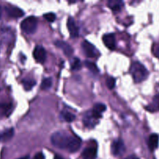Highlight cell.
Listing matches in <instances>:
<instances>
[{
  "label": "cell",
  "mask_w": 159,
  "mask_h": 159,
  "mask_svg": "<svg viewBox=\"0 0 159 159\" xmlns=\"http://www.w3.org/2000/svg\"><path fill=\"white\" fill-rule=\"evenodd\" d=\"M123 5H124L123 2L118 1V0H110V1L108 2V6L113 12L119 11L123 6Z\"/></svg>",
  "instance_id": "16"
},
{
  "label": "cell",
  "mask_w": 159,
  "mask_h": 159,
  "mask_svg": "<svg viewBox=\"0 0 159 159\" xmlns=\"http://www.w3.org/2000/svg\"><path fill=\"white\" fill-rule=\"evenodd\" d=\"M70 135L65 132H55L51 137V141L52 145L61 149H66L70 138Z\"/></svg>",
  "instance_id": "2"
},
{
  "label": "cell",
  "mask_w": 159,
  "mask_h": 159,
  "mask_svg": "<svg viewBox=\"0 0 159 159\" xmlns=\"http://www.w3.org/2000/svg\"><path fill=\"white\" fill-rule=\"evenodd\" d=\"M5 9H6L7 15L12 18H20L24 15L23 11L20 8L16 7V6H6Z\"/></svg>",
  "instance_id": "9"
},
{
  "label": "cell",
  "mask_w": 159,
  "mask_h": 159,
  "mask_svg": "<svg viewBox=\"0 0 159 159\" xmlns=\"http://www.w3.org/2000/svg\"><path fill=\"white\" fill-rule=\"evenodd\" d=\"M52 85V79L51 78H45L43 79L41 84V89L42 90L49 89Z\"/></svg>",
  "instance_id": "21"
},
{
  "label": "cell",
  "mask_w": 159,
  "mask_h": 159,
  "mask_svg": "<svg viewBox=\"0 0 159 159\" xmlns=\"http://www.w3.org/2000/svg\"><path fill=\"white\" fill-rule=\"evenodd\" d=\"M12 110V103L0 102V116H8Z\"/></svg>",
  "instance_id": "15"
},
{
  "label": "cell",
  "mask_w": 159,
  "mask_h": 159,
  "mask_svg": "<svg viewBox=\"0 0 159 159\" xmlns=\"http://www.w3.org/2000/svg\"><path fill=\"white\" fill-rule=\"evenodd\" d=\"M23 83V87L26 90H31L33 87L35 85L36 82L34 80V79H24L22 82Z\"/></svg>",
  "instance_id": "20"
},
{
  "label": "cell",
  "mask_w": 159,
  "mask_h": 159,
  "mask_svg": "<svg viewBox=\"0 0 159 159\" xmlns=\"http://www.w3.org/2000/svg\"><path fill=\"white\" fill-rule=\"evenodd\" d=\"M55 44L57 48H60L62 50V51L64 52V54L66 56H71L73 53V50L72 48V47L70 44H68L67 43H65V41H62V40H56L55 42Z\"/></svg>",
  "instance_id": "12"
},
{
  "label": "cell",
  "mask_w": 159,
  "mask_h": 159,
  "mask_svg": "<svg viewBox=\"0 0 159 159\" xmlns=\"http://www.w3.org/2000/svg\"><path fill=\"white\" fill-rule=\"evenodd\" d=\"M44 17H45V19L47 21L51 23V22H54L55 20L56 16L55 14L52 13V12H48V13L45 14V15H44Z\"/></svg>",
  "instance_id": "26"
},
{
  "label": "cell",
  "mask_w": 159,
  "mask_h": 159,
  "mask_svg": "<svg viewBox=\"0 0 159 159\" xmlns=\"http://www.w3.org/2000/svg\"><path fill=\"white\" fill-rule=\"evenodd\" d=\"M13 135H14L13 128L8 129V130L0 133V141H1V142H6V141L12 139Z\"/></svg>",
  "instance_id": "18"
},
{
  "label": "cell",
  "mask_w": 159,
  "mask_h": 159,
  "mask_svg": "<svg viewBox=\"0 0 159 159\" xmlns=\"http://www.w3.org/2000/svg\"><path fill=\"white\" fill-rule=\"evenodd\" d=\"M153 52H154L155 57H157V58L159 59V46L156 47V48L154 49V51H153Z\"/></svg>",
  "instance_id": "28"
},
{
  "label": "cell",
  "mask_w": 159,
  "mask_h": 159,
  "mask_svg": "<svg viewBox=\"0 0 159 159\" xmlns=\"http://www.w3.org/2000/svg\"><path fill=\"white\" fill-rule=\"evenodd\" d=\"M106 85L109 89H112L115 85V79L113 77H108L106 79Z\"/></svg>",
  "instance_id": "25"
},
{
  "label": "cell",
  "mask_w": 159,
  "mask_h": 159,
  "mask_svg": "<svg viewBox=\"0 0 159 159\" xmlns=\"http://www.w3.org/2000/svg\"><path fill=\"white\" fill-rule=\"evenodd\" d=\"M62 118H63L65 121H67V122H72V121L74 120L75 118H76L74 114H73V113L68 111L62 112Z\"/></svg>",
  "instance_id": "23"
},
{
  "label": "cell",
  "mask_w": 159,
  "mask_h": 159,
  "mask_svg": "<svg viewBox=\"0 0 159 159\" xmlns=\"http://www.w3.org/2000/svg\"><path fill=\"white\" fill-rule=\"evenodd\" d=\"M125 159H139L137 157L134 156V155H130V156L127 157V158H126Z\"/></svg>",
  "instance_id": "29"
},
{
  "label": "cell",
  "mask_w": 159,
  "mask_h": 159,
  "mask_svg": "<svg viewBox=\"0 0 159 159\" xmlns=\"http://www.w3.org/2000/svg\"><path fill=\"white\" fill-rule=\"evenodd\" d=\"M132 77L133 79L134 82L137 83L143 82L147 78L148 76V71L147 68L143 66L140 62H134L132 64L129 69Z\"/></svg>",
  "instance_id": "1"
},
{
  "label": "cell",
  "mask_w": 159,
  "mask_h": 159,
  "mask_svg": "<svg viewBox=\"0 0 159 159\" xmlns=\"http://www.w3.org/2000/svg\"><path fill=\"white\" fill-rule=\"evenodd\" d=\"M21 30L26 34H32L35 33L37 27V18L34 16H28L21 22Z\"/></svg>",
  "instance_id": "3"
},
{
  "label": "cell",
  "mask_w": 159,
  "mask_h": 159,
  "mask_svg": "<svg viewBox=\"0 0 159 159\" xmlns=\"http://www.w3.org/2000/svg\"><path fill=\"white\" fill-rule=\"evenodd\" d=\"M2 10L1 6H0V18H1V16H2Z\"/></svg>",
  "instance_id": "32"
},
{
  "label": "cell",
  "mask_w": 159,
  "mask_h": 159,
  "mask_svg": "<svg viewBox=\"0 0 159 159\" xmlns=\"http://www.w3.org/2000/svg\"><path fill=\"white\" fill-rule=\"evenodd\" d=\"M82 48L84 53L88 57H94L98 55V51L95 47L87 40H84L82 43Z\"/></svg>",
  "instance_id": "7"
},
{
  "label": "cell",
  "mask_w": 159,
  "mask_h": 159,
  "mask_svg": "<svg viewBox=\"0 0 159 159\" xmlns=\"http://www.w3.org/2000/svg\"><path fill=\"white\" fill-rule=\"evenodd\" d=\"M54 159H64V158H62V157L59 156V155H55V157H54Z\"/></svg>",
  "instance_id": "30"
},
{
  "label": "cell",
  "mask_w": 159,
  "mask_h": 159,
  "mask_svg": "<svg viewBox=\"0 0 159 159\" xmlns=\"http://www.w3.org/2000/svg\"><path fill=\"white\" fill-rule=\"evenodd\" d=\"M103 42L108 49L114 50L115 48V37L113 34H106L103 36Z\"/></svg>",
  "instance_id": "11"
},
{
  "label": "cell",
  "mask_w": 159,
  "mask_h": 159,
  "mask_svg": "<svg viewBox=\"0 0 159 159\" xmlns=\"http://www.w3.org/2000/svg\"><path fill=\"white\" fill-rule=\"evenodd\" d=\"M97 152H98V146L96 142L90 144L87 148H86L82 153V157L84 159H96Z\"/></svg>",
  "instance_id": "4"
},
{
  "label": "cell",
  "mask_w": 159,
  "mask_h": 159,
  "mask_svg": "<svg viewBox=\"0 0 159 159\" xmlns=\"http://www.w3.org/2000/svg\"><path fill=\"white\" fill-rule=\"evenodd\" d=\"M33 159H45V155H44V154L42 152H38V153H37L34 155Z\"/></svg>",
  "instance_id": "27"
},
{
  "label": "cell",
  "mask_w": 159,
  "mask_h": 159,
  "mask_svg": "<svg viewBox=\"0 0 159 159\" xmlns=\"http://www.w3.org/2000/svg\"><path fill=\"white\" fill-rule=\"evenodd\" d=\"M159 144V136L157 134H152L150 135L148 138V147L149 149L153 152L158 147Z\"/></svg>",
  "instance_id": "14"
},
{
  "label": "cell",
  "mask_w": 159,
  "mask_h": 159,
  "mask_svg": "<svg viewBox=\"0 0 159 159\" xmlns=\"http://www.w3.org/2000/svg\"><path fill=\"white\" fill-rule=\"evenodd\" d=\"M18 159H30L29 156H24V157H22V158H20Z\"/></svg>",
  "instance_id": "31"
},
{
  "label": "cell",
  "mask_w": 159,
  "mask_h": 159,
  "mask_svg": "<svg viewBox=\"0 0 159 159\" xmlns=\"http://www.w3.org/2000/svg\"><path fill=\"white\" fill-rule=\"evenodd\" d=\"M97 120H98L94 117V116L92 115L91 112L87 113L84 118V125L87 127H92L97 124Z\"/></svg>",
  "instance_id": "17"
},
{
  "label": "cell",
  "mask_w": 159,
  "mask_h": 159,
  "mask_svg": "<svg viewBox=\"0 0 159 159\" xmlns=\"http://www.w3.org/2000/svg\"><path fill=\"white\" fill-rule=\"evenodd\" d=\"M81 68V62L80 60L77 57H75L73 58V62L71 64V68L73 71H78V70L80 69Z\"/></svg>",
  "instance_id": "24"
},
{
  "label": "cell",
  "mask_w": 159,
  "mask_h": 159,
  "mask_svg": "<svg viewBox=\"0 0 159 159\" xmlns=\"http://www.w3.org/2000/svg\"><path fill=\"white\" fill-rule=\"evenodd\" d=\"M67 27H68V30L72 37L76 38L79 36V27L76 24L74 20L71 17H70L68 21H67Z\"/></svg>",
  "instance_id": "10"
},
{
  "label": "cell",
  "mask_w": 159,
  "mask_h": 159,
  "mask_svg": "<svg viewBox=\"0 0 159 159\" xmlns=\"http://www.w3.org/2000/svg\"><path fill=\"white\" fill-rule=\"evenodd\" d=\"M125 145L121 139H117L112 144V152L115 156H120L125 152Z\"/></svg>",
  "instance_id": "8"
},
{
  "label": "cell",
  "mask_w": 159,
  "mask_h": 159,
  "mask_svg": "<svg viewBox=\"0 0 159 159\" xmlns=\"http://www.w3.org/2000/svg\"><path fill=\"white\" fill-rule=\"evenodd\" d=\"M81 146V139L77 136H71L70 138L66 150L71 153L76 152Z\"/></svg>",
  "instance_id": "6"
},
{
  "label": "cell",
  "mask_w": 159,
  "mask_h": 159,
  "mask_svg": "<svg viewBox=\"0 0 159 159\" xmlns=\"http://www.w3.org/2000/svg\"><path fill=\"white\" fill-rule=\"evenodd\" d=\"M106 106L103 103H97L95 104L93 110H92L91 113L97 120L100 119L101 117V114L103 112L105 111Z\"/></svg>",
  "instance_id": "13"
},
{
  "label": "cell",
  "mask_w": 159,
  "mask_h": 159,
  "mask_svg": "<svg viewBox=\"0 0 159 159\" xmlns=\"http://www.w3.org/2000/svg\"><path fill=\"white\" fill-rule=\"evenodd\" d=\"M85 66L91 71L92 73H94V74H97V73L99 72V70H98V68L97 67V65H95L94 63L90 61H85Z\"/></svg>",
  "instance_id": "22"
},
{
  "label": "cell",
  "mask_w": 159,
  "mask_h": 159,
  "mask_svg": "<svg viewBox=\"0 0 159 159\" xmlns=\"http://www.w3.org/2000/svg\"><path fill=\"white\" fill-rule=\"evenodd\" d=\"M147 109L151 111H159V93L154 96L152 103Z\"/></svg>",
  "instance_id": "19"
},
{
  "label": "cell",
  "mask_w": 159,
  "mask_h": 159,
  "mask_svg": "<svg viewBox=\"0 0 159 159\" xmlns=\"http://www.w3.org/2000/svg\"><path fill=\"white\" fill-rule=\"evenodd\" d=\"M33 56L38 63H44L46 60V51L42 46H40V45L36 46L33 51Z\"/></svg>",
  "instance_id": "5"
}]
</instances>
